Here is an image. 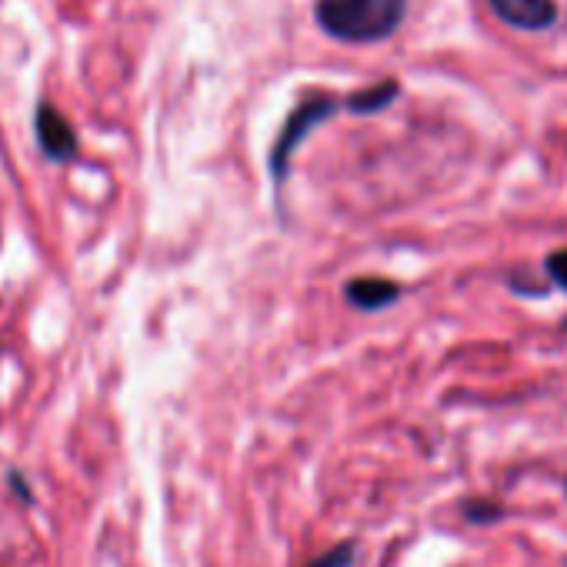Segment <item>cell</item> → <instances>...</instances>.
<instances>
[{
    "label": "cell",
    "instance_id": "obj_1",
    "mask_svg": "<svg viewBox=\"0 0 567 567\" xmlns=\"http://www.w3.org/2000/svg\"><path fill=\"white\" fill-rule=\"evenodd\" d=\"M318 28L341 44H381L408 18V0H315Z\"/></svg>",
    "mask_w": 567,
    "mask_h": 567
},
{
    "label": "cell",
    "instance_id": "obj_2",
    "mask_svg": "<svg viewBox=\"0 0 567 567\" xmlns=\"http://www.w3.org/2000/svg\"><path fill=\"white\" fill-rule=\"evenodd\" d=\"M341 107H344V101H338L334 94H308V97H301L295 104V111L284 117V124H280V131H277V137L270 144V154H267V171H270L274 187L288 184L295 154L301 151L308 134L318 131L324 121H331Z\"/></svg>",
    "mask_w": 567,
    "mask_h": 567
},
{
    "label": "cell",
    "instance_id": "obj_3",
    "mask_svg": "<svg viewBox=\"0 0 567 567\" xmlns=\"http://www.w3.org/2000/svg\"><path fill=\"white\" fill-rule=\"evenodd\" d=\"M404 298V288L391 277H378V274H364V277H351L344 284V301L361 311V315H378L394 308Z\"/></svg>",
    "mask_w": 567,
    "mask_h": 567
},
{
    "label": "cell",
    "instance_id": "obj_4",
    "mask_svg": "<svg viewBox=\"0 0 567 567\" xmlns=\"http://www.w3.org/2000/svg\"><path fill=\"white\" fill-rule=\"evenodd\" d=\"M487 4L514 31H550L560 18L554 0H487Z\"/></svg>",
    "mask_w": 567,
    "mask_h": 567
},
{
    "label": "cell",
    "instance_id": "obj_5",
    "mask_svg": "<svg viewBox=\"0 0 567 567\" xmlns=\"http://www.w3.org/2000/svg\"><path fill=\"white\" fill-rule=\"evenodd\" d=\"M38 141H41V147H44V154L51 161H71L78 154V134H74V127L51 104H41L38 107Z\"/></svg>",
    "mask_w": 567,
    "mask_h": 567
},
{
    "label": "cell",
    "instance_id": "obj_6",
    "mask_svg": "<svg viewBox=\"0 0 567 567\" xmlns=\"http://www.w3.org/2000/svg\"><path fill=\"white\" fill-rule=\"evenodd\" d=\"M398 97H401V84H398L394 78H388V81H378V84H371V87H361V91L348 94V97H344V111H351V114H358V117H368V114L388 111Z\"/></svg>",
    "mask_w": 567,
    "mask_h": 567
},
{
    "label": "cell",
    "instance_id": "obj_7",
    "mask_svg": "<svg viewBox=\"0 0 567 567\" xmlns=\"http://www.w3.org/2000/svg\"><path fill=\"white\" fill-rule=\"evenodd\" d=\"M457 511L467 524H477V527L501 524L507 517V507L501 501H484V497H467V501H461Z\"/></svg>",
    "mask_w": 567,
    "mask_h": 567
},
{
    "label": "cell",
    "instance_id": "obj_8",
    "mask_svg": "<svg viewBox=\"0 0 567 567\" xmlns=\"http://www.w3.org/2000/svg\"><path fill=\"white\" fill-rule=\"evenodd\" d=\"M358 550H361V544H358L354 537H348V540L328 547L324 554H318V557H315L311 564H305V567H354Z\"/></svg>",
    "mask_w": 567,
    "mask_h": 567
},
{
    "label": "cell",
    "instance_id": "obj_9",
    "mask_svg": "<svg viewBox=\"0 0 567 567\" xmlns=\"http://www.w3.org/2000/svg\"><path fill=\"white\" fill-rule=\"evenodd\" d=\"M544 274L554 288H560L567 295V247H557L544 257Z\"/></svg>",
    "mask_w": 567,
    "mask_h": 567
},
{
    "label": "cell",
    "instance_id": "obj_10",
    "mask_svg": "<svg viewBox=\"0 0 567 567\" xmlns=\"http://www.w3.org/2000/svg\"><path fill=\"white\" fill-rule=\"evenodd\" d=\"M564 494H567V481H564Z\"/></svg>",
    "mask_w": 567,
    "mask_h": 567
},
{
    "label": "cell",
    "instance_id": "obj_11",
    "mask_svg": "<svg viewBox=\"0 0 567 567\" xmlns=\"http://www.w3.org/2000/svg\"><path fill=\"white\" fill-rule=\"evenodd\" d=\"M564 328H567V321H564Z\"/></svg>",
    "mask_w": 567,
    "mask_h": 567
}]
</instances>
